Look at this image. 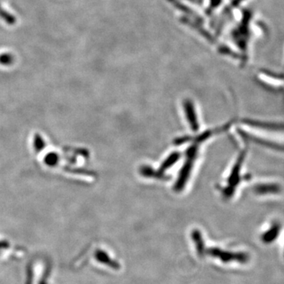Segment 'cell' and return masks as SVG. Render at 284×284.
<instances>
[{
	"mask_svg": "<svg viewBox=\"0 0 284 284\" xmlns=\"http://www.w3.org/2000/svg\"><path fill=\"white\" fill-rule=\"evenodd\" d=\"M192 239L194 243H195V247H196L197 253H198L199 257H204L205 255L206 248L204 245V242L202 238V234L200 231L198 230L192 232Z\"/></svg>",
	"mask_w": 284,
	"mask_h": 284,
	"instance_id": "3",
	"label": "cell"
},
{
	"mask_svg": "<svg viewBox=\"0 0 284 284\" xmlns=\"http://www.w3.org/2000/svg\"><path fill=\"white\" fill-rule=\"evenodd\" d=\"M0 17H1L6 23L10 24V25L15 23L16 19L14 16L11 15V14H9L8 12H6V10H3V9L1 7V5H0Z\"/></svg>",
	"mask_w": 284,
	"mask_h": 284,
	"instance_id": "4",
	"label": "cell"
},
{
	"mask_svg": "<svg viewBox=\"0 0 284 284\" xmlns=\"http://www.w3.org/2000/svg\"><path fill=\"white\" fill-rule=\"evenodd\" d=\"M14 59L11 55L7 53L2 54L0 55V63L2 65H10L11 64Z\"/></svg>",
	"mask_w": 284,
	"mask_h": 284,
	"instance_id": "5",
	"label": "cell"
},
{
	"mask_svg": "<svg viewBox=\"0 0 284 284\" xmlns=\"http://www.w3.org/2000/svg\"><path fill=\"white\" fill-rule=\"evenodd\" d=\"M205 254L209 255L215 258H219L222 262L229 263L231 261H237L239 263H245L249 260V256L245 253H233L230 251L223 250V249L212 247L209 249H206Z\"/></svg>",
	"mask_w": 284,
	"mask_h": 284,
	"instance_id": "1",
	"label": "cell"
},
{
	"mask_svg": "<svg viewBox=\"0 0 284 284\" xmlns=\"http://www.w3.org/2000/svg\"><path fill=\"white\" fill-rule=\"evenodd\" d=\"M95 257H96V261L102 263L104 265L110 267L112 269H120L121 268L120 263L116 261V260H113L112 257L103 250H97L95 253Z\"/></svg>",
	"mask_w": 284,
	"mask_h": 284,
	"instance_id": "2",
	"label": "cell"
}]
</instances>
